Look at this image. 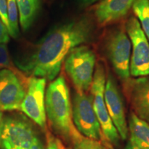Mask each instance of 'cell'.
<instances>
[{
    "label": "cell",
    "instance_id": "cell-13",
    "mask_svg": "<svg viewBox=\"0 0 149 149\" xmlns=\"http://www.w3.org/2000/svg\"><path fill=\"white\" fill-rule=\"evenodd\" d=\"M135 0H102L95 9L100 26H107L126 15Z\"/></svg>",
    "mask_w": 149,
    "mask_h": 149
},
{
    "label": "cell",
    "instance_id": "cell-23",
    "mask_svg": "<svg viewBox=\"0 0 149 149\" xmlns=\"http://www.w3.org/2000/svg\"><path fill=\"white\" fill-rule=\"evenodd\" d=\"M29 149H44V146L40 139L37 137L35 139L34 141Z\"/></svg>",
    "mask_w": 149,
    "mask_h": 149
},
{
    "label": "cell",
    "instance_id": "cell-18",
    "mask_svg": "<svg viewBox=\"0 0 149 149\" xmlns=\"http://www.w3.org/2000/svg\"><path fill=\"white\" fill-rule=\"evenodd\" d=\"M72 142L74 149H107L100 141L88 139L83 135Z\"/></svg>",
    "mask_w": 149,
    "mask_h": 149
},
{
    "label": "cell",
    "instance_id": "cell-11",
    "mask_svg": "<svg viewBox=\"0 0 149 149\" xmlns=\"http://www.w3.org/2000/svg\"><path fill=\"white\" fill-rule=\"evenodd\" d=\"M104 101L109 116L114 124L121 139L126 140L128 137V125L122 97L116 82L111 74L108 77L104 90Z\"/></svg>",
    "mask_w": 149,
    "mask_h": 149
},
{
    "label": "cell",
    "instance_id": "cell-10",
    "mask_svg": "<svg viewBox=\"0 0 149 149\" xmlns=\"http://www.w3.org/2000/svg\"><path fill=\"white\" fill-rule=\"evenodd\" d=\"M25 88L13 70H0V110H19L26 95Z\"/></svg>",
    "mask_w": 149,
    "mask_h": 149
},
{
    "label": "cell",
    "instance_id": "cell-20",
    "mask_svg": "<svg viewBox=\"0 0 149 149\" xmlns=\"http://www.w3.org/2000/svg\"><path fill=\"white\" fill-rule=\"evenodd\" d=\"M0 19L4 24L6 27L8 31L10 29L8 22V8H7V1L6 0H0Z\"/></svg>",
    "mask_w": 149,
    "mask_h": 149
},
{
    "label": "cell",
    "instance_id": "cell-26",
    "mask_svg": "<svg viewBox=\"0 0 149 149\" xmlns=\"http://www.w3.org/2000/svg\"><path fill=\"white\" fill-rule=\"evenodd\" d=\"M2 112L0 110V135H1V127H2V123H3V117H2Z\"/></svg>",
    "mask_w": 149,
    "mask_h": 149
},
{
    "label": "cell",
    "instance_id": "cell-16",
    "mask_svg": "<svg viewBox=\"0 0 149 149\" xmlns=\"http://www.w3.org/2000/svg\"><path fill=\"white\" fill-rule=\"evenodd\" d=\"M132 7L149 42V0H135Z\"/></svg>",
    "mask_w": 149,
    "mask_h": 149
},
{
    "label": "cell",
    "instance_id": "cell-24",
    "mask_svg": "<svg viewBox=\"0 0 149 149\" xmlns=\"http://www.w3.org/2000/svg\"><path fill=\"white\" fill-rule=\"evenodd\" d=\"M124 149H140L139 148H138L137 146H135V144H133V143L130 142L129 141L126 144V146H125Z\"/></svg>",
    "mask_w": 149,
    "mask_h": 149
},
{
    "label": "cell",
    "instance_id": "cell-21",
    "mask_svg": "<svg viewBox=\"0 0 149 149\" xmlns=\"http://www.w3.org/2000/svg\"><path fill=\"white\" fill-rule=\"evenodd\" d=\"M46 149H65L60 141L54 137L51 134L47 135V146Z\"/></svg>",
    "mask_w": 149,
    "mask_h": 149
},
{
    "label": "cell",
    "instance_id": "cell-6",
    "mask_svg": "<svg viewBox=\"0 0 149 149\" xmlns=\"http://www.w3.org/2000/svg\"><path fill=\"white\" fill-rule=\"evenodd\" d=\"M126 31L133 48L130 74L135 77L149 75V42L135 17L126 22Z\"/></svg>",
    "mask_w": 149,
    "mask_h": 149
},
{
    "label": "cell",
    "instance_id": "cell-4",
    "mask_svg": "<svg viewBox=\"0 0 149 149\" xmlns=\"http://www.w3.org/2000/svg\"><path fill=\"white\" fill-rule=\"evenodd\" d=\"M105 85V70L102 64H98L93 74L90 88L93 107L106 139L110 144L118 146L120 144V135L109 116L104 101Z\"/></svg>",
    "mask_w": 149,
    "mask_h": 149
},
{
    "label": "cell",
    "instance_id": "cell-1",
    "mask_svg": "<svg viewBox=\"0 0 149 149\" xmlns=\"http://www.w3.org/2000/svg\"><path fill=\"white\" fill-rule=\"evenodd\" d=\"M93 33L94 26L87 17L57 26L37 43L33 53L19 67L33 77L52 81L58 75L70 51L89 42Z\"/></svg>",
    "mask_w": 149,
    "mask_h": 149
},
{
    "label": "cell",
    "instance_id": "cell-7",
    "mask_svg": "<svg viewBox=\"0 0 149 149\" xmlns=\"http://www.w3.org/2000/svg\"><path fill=\"white\" fill-rule=\"evenodd\" d=\"M105 48L115 72L124 83L130 79L131 43L125 31L114 29L106 38Z\"/></svg>",
    "mask_w": 149,
    "mask_h": 149
},
{
    "label": "cell",
    "instance_id": "cell-8",
    "mask_svg": "<svg viewBox=\"0 0 149 149\" xmlns=\"http://www.w3.org/2000/svg\"><path fill=\"white\" fill-rule=\"evenodd\" d=\"M36 137L32 125L24 119L17 117L3 119L0 135L2 149H29Z\"/></svg>",
    "mask_w": 149,
    "mask_h": 149
},
{
    "label": "cell",
    "instance_id": "cell-5",
    "mask_svg": "<svg viewBox=\"0 0 149 149\" xmlns=\"http://www.w3.org/2000/svg\"><path fill=\"white\" fill-rule=\"evenodd\" d=\"M72 122L81 135L100 141L105 138L93 109L91 95L77 91L72 102Z\"/></svg>",
    "mask_w": 149,
    "mask_h": 149
},
{
    "label": "cell",
    "instance_id": "cell-22",
    "mask_svg": "<svg viewBox=\"0 0 149 149\" xmlns=\"http://www.w3.org/2000/svg\"><path fill=\"white\" fill-rule=\"evenodd\" d=\"M10 39L8 31L0 19V44H7Z\"/></svg>",
    "mask_w": 149,
    "mask_h": 149
},
{
    "label": "cell",
    "instance_id": "cell-17",
    "mask_svg": "<svg viewBox=\"0 0 149 149\" xmlns=\"http://www.w3.org/2000/svg\"><path fill=\"white\" fill-rule=\"evenodd\" d=\"M6 1L8 22L9 26H10L8 33L10 36L12 37L13 38L17 39L19 35V15L16 0H6Z\"/></svg>",
    "mask_w": 149,
    "mask_h": 149
},
{
    "label": "cell",
    "instance_id": "cell-2",
    "mask_svg": "<svg viewBox=\"0 0 149 149\" xmlns=\"http://www.w3.org/2000/svg\"><path fill=\"white\" fill-rule=\"evenodd\" d=\"M46 115L54 130L66 139L73 141L81 137L72 117L69 88L61 75L48 85L45 94Z\"/></svg>",
    "mask_w": 149,
    "mask_h": 149
},
{
    "label": "cell",
    "instance_id": "cell-9",
    "mask_svg": "<svg viewBox=\"0 0 149 149\" xmlns=\"http://www.w3.org/2000/svg\"><path fill=\"white\" fill-rule=\"evenodd\" d=\"M46 79L33 77L29 79L27 91L19 110L41 128H46L45 88Z\"/></svg>",
    "mask_w": 149,
    "mask_h": 149
},
{
    "label": "cell",
    "instance_id": "cell-25",
    "mask_svg": "<svg viewBox=\"0 0 149 149\" xmlns=\"http://www.w3.org/2000/svg\"><path fill=\"white\" fill-rule=\"evenodd\" d=\"M79 1H81L83 4L89 5V4H91V3H95V1H97L98 0H79Z\"/></svg>",
    "mask_w": 149,
    "mask_h": 149
},
{
    "label": "cell",
    "instance_id": "cell-19",
    "mask_svg": "<svg viewBox=\"0 0 149 149\" xmlns=\"http://www.w3.org/2000/svg\"><path fill=\"white\" fill-rule=\"evenodd\" d=\"M13 67L7 44H0V70H13Z\"/></svg>",
    "mask_w": 149,
    "mask_h": 149
},
{
    "label": "cell",
    "instance_id": "cell-15",
    "mask_svg": "<svg viewBox=\"0 0 149 149\" xmlns=\"http://www.w3.org/2000/svg\"><path fill=\"white\" fill-rule=\"evenodd\" d=\"M19 23L23 31L31 28L36 19L40 7V0H16Z\"/></svg>",
    "mask_w": 149,
    "mask_h": 149
},
{
    "label": "cell",
    "instance_id": "cell-3",
    "mask_svg": "<svg viewBox=\"0 0 149 149\" xmlns=\"http://www.w3.org/2000/svg\"><path fill=\"white\" fill-rule=\"evenodd\" d=\"M95 61V54L86 46L73 48L65 58V71L78 92L84 93L91 88Z\"/></svg>",
    "mask_w": 149,
    "mask_h": 149
},
{
    "label": "cell",
    "instance_id": "cell-14",
    "mask_svg": "<svg viewBox=\"0 0 149 149\" xmlns=\"http://www.w3.org/2000/svg\"><path fill=\"white\" fill-rule=\"evenodd\" d=\"M130 141L140 149H149V124L139 118L135 113L130 114L128 122Z\"/></svg>",
    "mask_w": 149,
    "mask_h": 149
},
{
    "label": "cell",
    "instance_id": "cell-12",
    "mask_svg": "<svg viewBox=\"0 0 149 149\" xmlns=\"http://www.w3.org/2000/svg\"><path fill=\"white\" fill-rule=\"evenodd\" d=\"M124 84L134 113L149 124V77L129 79Z\"/></svg>",
    "mask_w": 149,
    "mask_h": 149
}]
</instances>
